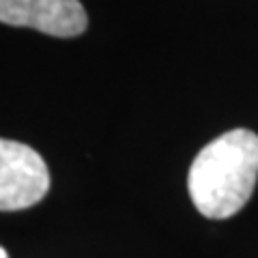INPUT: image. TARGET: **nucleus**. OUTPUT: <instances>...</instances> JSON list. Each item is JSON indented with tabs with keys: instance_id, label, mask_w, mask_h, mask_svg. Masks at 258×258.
<instances>
[{
	"instance_id": "nucleus-2",
	"label": "nucleus",
	"mask_w": 258,
	"mask_h": 258,
	"mask_svg": "<svg viewBox=\"0 0 258 258\" xmlns=\"http://www.w3.org/2000/svg\"><path fill=\"white\" fill-rule=\"evenodd\" d=\"M50 189L43 157L24 142L0 138V211H22L41 203Z\"/></svg>"
},
{
	"instance_id": "nucleus-3",
	"label": "nucleus",
	"mask_w": 258,
	"mask_h": 258,
	"mask_svg": "<svg viewBox=\"0 0 258 258\" xmlns=\"http://www.w3.org/2000/svg\"><path fill=\"white\" fill-rule=\"evenodd\" d=\"M0 22L52 37H78L88 26L80 0H0Z\"/></svg>"
},
{
	"instance_id": "nucleus-4",
	"label": "nucleus",
	"mask_w": 258,
	"mask_h": 258,
	"mask_svg": "<svg viewBox=\"0 0 258 258\" xmlns=\"http://www.w3.org/2000/svg\"><path fill=\"white\" fill-rule=\"evenodd\" d=\"M0 258H9V252H7L3 245H0Z\"/></svg>"
},
{
	"instance_id": "nucleus-1",
	"label": "nucleus",
	"mask_w": 258,
	"mask_h": 258,
	"mask_svg": "<svg viewBox=\"0 0 258 258\" xmlns=\"http://www.w3.org/2000/svg\"><path fill=\"white\" fill-rule=\"evenodd\" d=\"M258 179V136L230 129L200 149L187 174L194 207L209 220L239 213L254 194Z\"/></svg>"
}]
</instances>
